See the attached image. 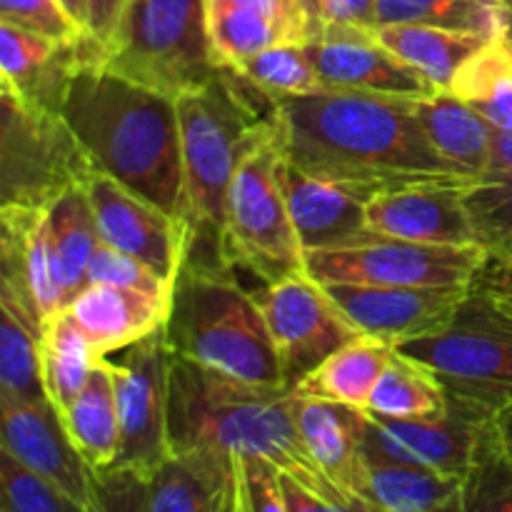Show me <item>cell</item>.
<instances>
[{
	"mask_svg": "<svg viewBox=\"0 0 512 512\" xmlns=\"http://www.w3.org/2000/svg\"><path fill=\"white\" fill-rule=\"evenodd\" d=\"M153 512H218L213 480L183 455H170L150 478Z\"/></svg>",
	"mask_w": 512,
	"mask_h": 512,
	"instance_id": "37",
	"label": "cell"
},
{
	"mask_svg": "<svg viewBox=\"0 0 512 512\" xmlns=\"http://www.w3.org/2000/svg\"><path fill=\"white\" fill-rule=\"evenodd\" d=\"M493 430H495V440H498L500 453L512 463V405H508L505 410H500L493 420Z\"/></svg>",
	"mask_w": 512,
	"mask_h": 512,
	"instance_id": "50",
	"label": "cell"
},
{
	"mask_svg": "<svg viewBox=\"0 0 512 512\" xmlns=\"http://www.w3.org/2000/svg\"><path fill=\"white\" fill-rule=\"evenodd\" d=\"M253 295L268 320L288 388H295L335 350L363 335L325 285L308 273L275 280L253 290Z\"/></svg>",
	"mask_w": 512,
	"mask_h": 512,
	"instance_id": "12",
	"label": "cell"
},
{
	"mask_svg": "<svg viewBox=\"0 0 512 512\" xmlns=\"http://www.w3.org/2000/svg\"><path fill=\"white\" fill-rule=\"evenodd\" d=\"M283 158L275 120V128L250 148L235 170L225 210V265L235 273L255 275L263 285L305 273V250L280 185Z\"/></svg>",
	"mask_w": 512,
	"mask_h": 512,
	"instance_id": "8",
	"label": "cell"
},
{
	"mask_svg": "<svg viewBox=\"0 0 512 512\" xmlns=\"http://www.w3.org/2000/svg\"><path fill=\"white\" fill-rule=\"evenodd\" d=\"M173 298L140 293L115 285L88 283L68 303V315L75 320L98 358H110L165 328Z\"/></svg>",
	"mask_w": 512,
	"mask_h": 512,
	"instance_id": "24",
	"label": "cell"
},
{
	"mask_svg": "<svg viewBox=\"0 0 512 512\" xmlns=\"http://www.w3.org/2000/svg\"><path fill=\"white\" fill-rule=\"evenodd\" d=\"M395 350L433 370L450 398L488 418L512 405V313L475 283L443 328Z\"/></svg>",
	"mask_w": 512,
	"mask_h": 512,
	"instance_id": "7",
	"label": "cell"
},
{
	"mask_svg": "<svg viewBox=\"0 0 512 512\" xmlns=\"http://www.w3.org/2000/svg\"><path fill=\"white\" fill-rule=\"evenodd\" d=\"M125 3H128V0H88L85 30H88V38L100 48V53H103L105 45L113 38Z\"/></svg>",
	"mask_w": 512,
	"mask_h": 512,
	"instance_id": "47",
	"label": "cell"
},
{
	"mask_svg": "<svg viewBox=\"0 0 512 512\" xmlns=\"http://www.w3.org/2000/svg\"><path fill=\"white\" fill-rule=\"evenodd\" d=\"M305 53L325 88L405 100L428 98L440 90L420 70L390 53L368 28L320 25L305 43Z\"/></svg>",
	"mask_w": 512,
	"mask_h": 512,
	"instance_id": "14",
	"label": "cell"
},
{
	"mask_svg": "<svg viewBox=\"0 0 512 512\" xmlns=\"http://www.w3.org/2000/svg\"><path fill=\"white\" fill-rule=\"evenodd\" d=\"M0 398L48 403L40 373V333L8 300H0Z\"/></svg>",
	"mask_w": 512,
	"mask_h": 512,
	"instance_id": "35",
	"label": "cell"
},
{
	"mask_svg": "<svg viewBox=\"0 0 512 512\" xmlns=\"http://www.w3.org/2000/svg\"><path fill=\"white\" fill-rule=\"evenodd\" d=\"M295 423L318 468L353 505L373 503L365 463V410L298 398Z\"/></svg>",
	"mask_w": 512,
	"mask_h": 512,
	"instance_id": "23",
	"label": "cell"
},
{
	"mask_svg": "<svg viewBox=\"0 0 512 512\" xmlns=\"http://www.w3.org/2000/svg\"><path fill=\"white\" fill-rule=\"evenodd\" d=\"M505 0H378L380 25H430L495 38L508 30Z\"/></svg>",
	"mask_w": 512,
	"mask_h": 512,
	"instance_id": "33",
	"label": "cell"
},
{
	"mask_svg": "<svg viewBox=\"0 0 512 512\" xmlns=\"http://www.w3.org/2000/svg\"><path fill=\"white\" fill-rule=\"evenodd\" d=\"M85 193L93 208L100 243L140 260L175 288L185 265L183 225L110 175L95 173L85 183Z\"/></svg>",
	"mask_w": 512,
	"mask_h": 512,
	"instance_id": "15",
	"label": "cell"
},
{
	"mask_svg": "<svg viewBox=\"0 0 512 512\" xmlns=\"http://www.w3.org/2000/svg\"><path fill=\"white\" fill-rule=\"evenodd\" d=\"M480 178L488 180H512V133H500L493 140L488 170Z\"/></svg>",
	"mask_w": 512,
	"mask_h": 512,
	"instance_id": "49",
	"label": "cell"
},
{
	"mask_svg": "<svg viewBox=\"0 0 512 512\" xmlns=\"http://www.w3.org/2000/svg\"><path fill=\"white\" fill-rule=\"evenodd\" d=\"M3 453L53 483L85 508H93L95 473L75 450L63 418L50 403L0 398Z\"/></svg>",
	"mask_w": 512,
	"mask_h": 512,
	"instance_id": "19",
	"label": "cell"
},
{
	"mask_svg": "<svg viewBox=\"0 0 512 512\" xmlns=\"http://www.w3.org/2000/svg\"><path fill=\"white\" fill-rule=\"evenodd\" d=\"M463 512H512V463L500 453L495 430L478 463L465 475Z\"/></svg>",
	"mask_w": 512,
	"mask_h": 512,
	"instance_id": "39",
	"label": "cell"
},
{
	"mask_svg": "<svg viewBox=\"0 0 512 512\" xmlns=\"http://www.w3.org/2000/svg\"><path fill=\"white\" fill-rule=\"evenodd\" d=\"M393 350V345L385 340L358 335L325 358L313 373L305 375L293 393L298 398L328 400V403L365 410L373 388L393 358Z\"/></svg>",
	"mask_w": 512,
	"mask_h": 512,
	"instance_id": "26",
	"label": "cell"
},
{
	"mask_svg": "<svg viewBox=\"0 0 512 512\" xmlns=\"http://www.w3.org/2000/svg\"><path fill=\"white\" fill-rule=\"evenodd\" d=\"M0 263L3 285L0 300L20 310L23 318L38 328L65 308L63 288L55 268L53 243H50L48 210L3 205L0 210Z\"/></svg>",
	"mask_w": 512,
	"mask_h": 512,
	"instance_id": "17",
	"label": "cell"
},
{
	"mask_svg": "<svg viewBox=\"0 0 512 512\" xmlns=\"http://www.w3.org/2000/svg\"><path fill=\"white\" fill-rule=\"evenodd\" d=\"M280 185L305 253L335 248L368 230L365 205L375 190L315 178L288 158L280 163Z\"/></svg>",
	"mask_w": 512,
	"mask_h": 512,
	"instance_id": "22",
	"label": "cell"
},
{
	"mask_svg": "<svg viewBox=\"0 0 512 512\" xmlns=\"http://www.w3.org/2000/svg\"><path fill=\"white\" fill-rule=\"evenodd\" d=\"M0 512H90L0 450Z\"/></svg>",
	"mask_w": 512,
	"mask_h": 512,
	"instance_id": "38",
	"label": "cell"
},
{
	"mask_svg": "<svg viewBox=\"0 0 512 512\" xmlns=\"http://www.w3.org/2000/svg\"><path fill=\"white\" fill-rule=\"evenodd\" d=\"M298 395L285 385H253L190 360L170 365L168 445L173 455L213 450L263 458L340 505H353L318 468L295 423Z\"/></svg>",
	"mask_w": 512,
	"mask_h": 512,
	"instance_id": "2",
	"label": "cell"
},
{
	"mask_svg": "<svg viewBox=\"0 0 512 512\" xmlns=\"http://www.w3.org/2000/svg\"><path fill=\"white\" fill-rule=\"evenodd\" d=\"M60 418H63L75 450L83 455L93 473H103L118 463L120 418L108 360L100 358L83 393Z\"/></svg>",
	"mask_w": 512,
	"mask_h": 512,
	"instance_id": "28",
	"label": "cell"
},
{
	"mask_svg": "<svg viewBox=\"0 0 512 512\" xmlns=\"http://www.w3.org/2000/svg\"><path fill=\"white\" fill-rule=\"evenodd\" d=\"M370 495L388 512H463L465 478L365 450Z\"/></svg>",
	"mask_w": 512,
	"mask_h": 512,
	"instance_id": "27",
	"label": "cell"
},
{
	"mask_svg": "<svg viewBox=\"0 0 512 512\" xmlns=\"http://www.w3.org/2000/svg\"><path fill=\"white\" fill-rule=\"evenodd\" d=\"M235 73L243 75L248 83L263 90L273 100L303 98V95L320 93L325 88L318 70L310 63L305 45H275L263 50L248 63L240 65Z\"/></svg>",
	"mask_w": 512,
	"mask_h": 512,
	"instance_id": "36",
	"label": "cell"
},
{
	"mask_svg": "<svg viewBox=\"0 0 512 512\" xmlns=\"http://www.w3.org/2000/svg\"><path fill=\"white\" fill-rule=\"evenodd\" d=\"M205 10L215 58L228 70L275 45H305L315 30L308 0H205Z\"/></svg>",
	"mask_w": 512,
	"mask_h": 512,
	"instance_id": "21",
	"label": "cell"
},
{
	"mask_svg": "<svg viewBox=\"0 0 512 512\" xmlns=\"http://www.w3.org/2000/svg\"><path fill=\"white\" fill-rule=\"evenodd\" d=\"M165 330L175 358L243 383L285 385L268 320L235 270L185 263Z\"/></svg>",
	"mask_w": 512,
	"mask_h": 512,
	"instance_id": "5",
	"label": "cell"
},
{
	"mask_svg": "<svg viewBox=\"0 0 512 512\" xmlns=\"http://www.w3.org/2000/svg\"><path fill=\"white\" fill-rule=\"evenodd\" d=\"M330 298L370 338L395 345L443 328L470 288H398V285L328 283Z\"/></svg>",
	"mask_w": 512,
	"mask_h": 512,
	"instance_id": "20",
	"label": "cell"
},
{
	"mask_svg": "<svg viewBox=\"0 0 512 512\" xmlns=\"http://www.w3.org/2000/svg\"><path fill=\"white\" fill-rule=\"evenodd\" d=\"M65 123L95 170L183 225V138L178 98L85 60L65 98Z\"/></svg>",
	"mask_w": 512,
	"mask_h": 512,
	"instance_id": "3",
	"label": "cell"
},
{
	"mask_svg": "<svg viewBox=\"0 0 512 512\" xmlns=\"http://www.w3.org/2000/svg\"><path fill=\"white\" fill-rule=\"evenodd\" d=\"M485 248H488V255H485L483 270L475 278V285L493 295L508 313H512V235Z\"/></svg>",
	"mask_w": 512,
	"mask_h": 512,
	"instance_id": "45",
	"label": "cell"
},
{
	"mask_svg": "<svg viewBox=\"0 0 512 512\" xmlns=\"http://www.w3.org/2000/svg\"><path fill=\"white\" fill-rule=\"evenodd\" d=\"M450 93L483 115L495 130L512 133V40L490 38L450 83Z\"/></svg>",
	"mask_w": 512,
	"mask_h": 512,
	"instance_id": "32",
	"label": "cell"
},
{
	"mask_svg": "<svg viewBox=\"0 0 512 512\" xmlns=\"http://www.w3.org/2000/svg\"><path fill=\"white\" fill-rule=\"evenodd\" d=\"M98 173L58 113L30 110L0 93V195L3 205L50 208L65 190Z\"/></svg>",
	"mask_w": 512,
	"mask_h": 512,
	"instance_id": "10",
	"label": "cell"
},
{
	"mask_svg": "<svg viewBox=\"0 0 512 512\" xmlns=\"http://www.w3.org/2000/svg\"><path fill=\"white\" fill-rule=\"evenodd\" d=\"M308 8L313 15L315 30L320 25L378 28V0H308Z\"/></svg>",
	"mask_w": 512,
	"mask_h": 512,
	"instance_id": "44",
	"label": "cell"
},
{
	"mask_svg": "<svg viewBox=\"0 0 512 512\" xmlns=\"http://www.w3.org/2000/svg\"><path fill=\"white\" fill-rule=\"evenodd\" d=\"M475 230L483 245H493L512 235V180L475 178L465 193Z\"/></svg>",
	"mask_w": 512,
	"mask_h": 512,
	"instance_id": "41",
	"label": "cell"
},
{
	"mask_svg": "<svg viewBox=\"0 0 512 512\" xmlns=\"http://www.w3.org/2000/svg\"><path fill=\"white\" fill-rule=\"evenodd\" d=\"M408 103L430 145L445 160L463 168L473 178H480L488 170L498 130L483 115L455 98L450 90H438L435 95L408 100Z\"/></svg>",
	"mask_w": 512,
	"mask_h": 512,
	"instance_id": "25",
	"label": "cell"
},
{
	"mask_svg": "<svg viewBox=\"0 0 512 512\" xmlns=\"http://www.w3.org/2000/svg\"><path fill=\"white\" fill-rule=\"evenodd\" d=\"M280 145L315 178L385 190L423 180L473 178L430 145L405 98L323 88L275 100Z\"/></svg>",
	"mask_w": 512,
	"mask_h": 512,
	"instance_id": "1",
	"label": "cell"
},
{
	"mask_svg": "<svg viewBox=\"0 0 512 512\" xmlns=\"http://www.w3.org/2000/svg\"><path fill=\"white\" fill-rule=\"evenodd\" d=\"M48 210L50 243H53L55 268L63 288L65 308L88 285V265L100 245L85 185L70 188Z\"/></svg>",
	"mask_w": 512,
	"mask_h": 512,
	"instance_id": "31",
	"label": "cell"
},
{
	"mask_svg": "<svg viewBox=\"0 0 512 512\" xmlns=\"http://www.w3.org/2000/svg\"><path fill=\"white\" fill-rule=\"evenodd\" d=\"M283 480V493L288 500V512H358L355 505H340L333 500L320 498L318 493L308 490L305 485H300L298 480H293L290 475L280 473Z\"/></svg>",
	"mask_w": 512,
	"mask_h": 512,
	"instance_id": "48",
	"label": "cell"
},
{
	"mask_svg": "<svg viewBox=\"0 0 512 512\" xmlns=\"http://www.w3.org/2000/svg\"><path fill=\"white\" fill-rule=\"evenodd\" d=\"M510 8V18H508V35H510V40H512V5H508Z\"/></svg>",
	"mask_w": 512,
	"mask_h": 512,
	"instance_id": "53",
	"label": "cell"
},
{
	"mask_svg": "<svg viewBox=\"0 0 512 512\" xmlns=\"http://www.w3.org/2000/svg\"><path fill=\"white\" fill-rule=\"evenodd\" d=\"M448 408L450 395L433 370L393 350V358L380 375L365 410L385 418L420 420L438 418Z\"/></svg>",
	"mask_w": 512,
	"mask_h": 512,
	"instance_id": "34",
	"label": "cell"
},
{
	"mask_svg": "<svg viewBox=\"0 0 512 512\" xmlns=\"http://www.w3.org/2000/svg\"><path fill=\"white\" fill-rule=\"evenodd\" d=\"M63 3L65 8L73 13V18L85 28V20H88V0H63ZM85 33H88V30H85Z\"/></svg>",
	"mask_w": 512,
	"mask_h": 512,
	"instance_id": "51",
	"label": "cell"
},
{
	"mask_svg": "<svg viewBox=\"0 0 512 512\" xmlns=\"http://www.w3.org/2000/svg\"><path fill=\"white\" fill-rule=\"evenodd\" d=\"M493 420L453 398L438 418H385L365 410L363 448L400 463L465 478L493 440Z\"/></svg>",
	"mask_w": 512,
	"mask_h": 512,
	"instance_id": "13",
	"label": "cell"
},
{
	"mask_svg": "<svg viewBox=\"0 0 512 512\" xmlns=\"http://www.w3.org/2000/svg\"><path fill=\"white\" fill-rule=\"evenodd\" d=\"M100 358L68 310H60L40 328V373L48 403L60 415L83 393Z\"/></svg>",
	"mask_w": 512,
	"mask_h": 512,
	"instance_id": "30",
	"label": "cell"
},
{
	"mask_svg": "<svg viewBox=\"0 0 512 512\" xmlns=\"http://www.w3.org/2000/svg\"><path fill=\"white\" fill-rule=\"evenodd\" d=\"M0 23L18 25L60 43H78L88 35L63 0H0Z\"/></svg>",
	"mask_w": 512,
	"mask_h": 512,
	"instance_id": "40",
	"label": "cell"
},
{
	"mask_svg": "<svg viewBox=\"0 0 512 512\" xmlns=\"http://www.w3.org/2000/svg\"><path fill=\"white\" fill-rule=\"evenodd\" d=\"M485 245H430L378 235L305 253V273L318 283L398 285V288H470L480 275Z\"/></svg>",
	"mask_w": 512,
	"mask_h": 512,
	"instance_id": "9",
	"label": "cell"
},
{
	"mask_svg": "<svg viewBox=\"0 0 512 512\" xmlns=\"http://www.w3.org/2000/svg\"><path fill=\"white\" fill-rule=\"evenodd\" d=\"M183 138L185 263L228 268L223 260L230 183L258 140L275 128V100L235 70L178 98Z\"/></svg>",
	"mask_w": 512,
	"mask_h": 512,
	"instance_id": "4",
	"label": "cell"
},
{
	"mask_svg": "<svg viewBox=\"0 0 512 512\" xmlns=\"http://www.w3.org/2000/svg\"><path fill=\"white\" fill-rule=\"evenodd\" d=\"M88 283L115 285V288H130L140 290V293L173 298V285H168L163 278H158V275H155L148 265L140 263V260L130 258V255L120 253V250L110 248V245L105 243H100L98 248H95L93 258H90Z\"/></svg>",
	"mask_w": 512,
	"mask_h": 512,
	"instance_id": "42",
	"label": "cell"
},
{
	"mask_svg": "<svg viewBox=\"0 0 512 512\" xmlns=\"http://www.w3.org/2000/svg\"><path fill=\"white\" fill-rule=\"evenodd\" d=\"M100 48L85 35L60 43L18 25L0 23V93L40 113H63L75 73L85 60H98Z\"/></svg>",
	"mask_w": 512,
	"mask_h": 512,
	"instance_id": "18",
	"label": "cell"
},
{
	"mask_svg": "<svg viewBox=\"0 0 512 512\" xmlns=\"http://www.w3.org/2000/svg\"><path fill=\"white\" fill-rule=\"evenodd\" d=\"M473 180H423L378 190L365 205V225L378 235L413 243L483 245L465 205Z\"/></svg>",
	"mask_w": 512,
	"mask_h": 512,
	"instance_id": "16",
	"label": "cell"
},
{
	"mask_svg": "<svg viewBox=\"0 0 512 512\" xmlns=\"http://www.w3.org/2000/svg\"><path fill=\"white\" fill-rule=\"evenodd\" d=\"M375 35L390 53L420 70L440 90H448L458 70L490 40L478 33L430 25H380Z\"/></svg>",
	"mask_w": 512,
	"mask_h": 512,
	"instance_id": "29",
	"label": "cell"
},
{
	"mask_svg": "<svg viewBox=\"0 0 512 512\" xmlns=\"http://www.w3.org/2000/svg\"><path fill=\"white\" fill-rule=\"evenodd\" d=\"M250 488V512H288L280 470L263 458H245Z\"/></svg>",
	"mask_w": 512,
	"mask_h": 512,
	"instance_id": "46",
	"label": "cell"
},
{
	"mask_svg": "<svg viewBox=\"0 0 512 512\" xmlns=\"http://www.w3.org/2000/svg\"><path fill=\"white\" fill-rule=\"evenodd\" d=\"M115 400L120 418V453L113 468H130L153 478L170 458V348L168 330L160 328L130 348L110 355Z\"/></svg>",
	"mask_w": 512,
	"mask_h": 512,
	"instance_id": "11",
	"label": "cell"
},
{
	"mask_svg": "<svg viewBox=\"0 0 512 512\" xmlns=\"http://www.w3.org/2000/svg\"><path fill=\"white\" fill-rule=\"evenodd\" d=\"M505 3H508V5H512V0H505Z\"/></svg>",
	"mask_w": 512,
	"mask_h": 512,
	"instance_id": "54",
	"label": "cell"
},
{
	"mask_svg": "<svg viewBox=\"0 0 512 512\" xmlns=\"http://www.w3.org/2000/svg\"><path fill=\"white\" fill-rule=\"evenodd\" d=\"M355 508H358V512H388L375 503H360V505H355Z\"/></svg>",
	"mask_w": 512,
	"mask_h": 512,
	"instance_id": "52",
	"label": "cell"
},
{
	"mask_svg": "<svg viewBox=\"0 0 512 512\" xmlns=\"http://www.w3.org/2000/svg\"><path fill=\"white\" fill-rule=\"evenodd\" d=\"M103 68L180 98L223 75L205 0H128L98 60Z\"/></svg>",
	"mask_w": 512,
	"mask_h": 512,
	"instance_id": "6",
	"label": "cell"
},
{
	"mask_svg": "<svg viewBox=\"0 0 512 512\" xmlns=\"http://www.w3.org/2000/svg\"><path fill=\"white\" fill-rule=\"evenodd\" d=\"M90 512H153L150 478L130 468L95 473V498Z\"/></svg>",
	"mask_w": 512,
	"mask_h": 512,
	"instance_id": "43",
	"label": "cell"
}]
</instances>
